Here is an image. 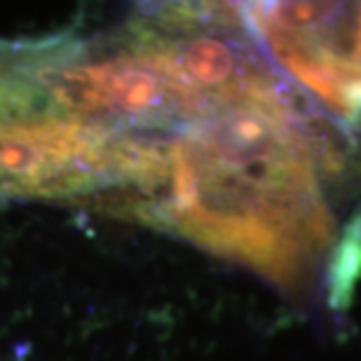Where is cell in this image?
Segmentation results:
<instances>
[{
  "label": "cell",
  "mask_w": 361,
  "mask_h": 361,
  "mask_svg": "<svg viewBox=\"0 0 361 361\" xmlns=\"http://www.w3.org/2000/svg\"><path fill=\"white\" fill-rule=\"evenodd\" d=\"M134 219L183 235L281 284L331 242L310 129L272 71L219 94L167 141Z\"/></svg>",
  "instance_id": "6da1fadb"
},
{
  "label": "cell",
  "mask_w": 361,
  "mask_h": 361,
  "mask_svg": "<svg viewBox=\"0 0 361 361\" xmlns=\"http://www.w3.org/2000/svg\"><path fill=\"white\" fill-rule=\"evenodd\" d=\"M153 162L148 141L61 113L0 125V200L97 197L118 212Z\"/></svg>",
  "instance_id": "7a4b0ae2"
},
{
  "label": "cell",
  "mask_w": 361,
  "mask_h": 361,
  "mask_svg": "<svg viewBox=\"0 0 361 361\" xmlns=\"http://www.w3.org/2000/svg\"><path fill=\"white\" fill-rule=\"evenodd\" d=\"M249 31L343 118L361 113V3L242 5Z\"/></svg>",
  "instance_id": "3957f363"
},
{
  "label": "cell",
  "mask_w": 361,
  "mask_h": 361,
  "mask_svg": "<svg viewBox=\"0 0 361 361\" xmlns=\"http://www.w3.org/2000/svg\"><path fill=\"white\" fill-rule=\"evenodd\" d=\"M40 47V38H0V125L40 113H54L38 80Z\"/></svg>",
  "instance_id": "277c9868"
}]
</instances>
